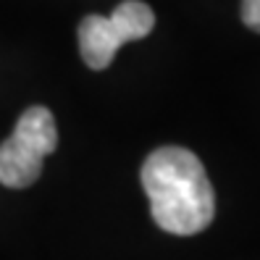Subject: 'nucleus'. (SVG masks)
Segmentation results:
<instances>
[{
  "label": "nucleus",
  "mask_w": 260,
  "mask_h": 260,
  "mask_svg": "<svg viewBox=\"0 0 260 260\" xmlns=\"http://www.w3.org/2000/svg\"><path fill=\"white\" fill-rule=\"evenodd\" d=\"M142 187L152 218L168 234H200L216 216V194L205 166L187 147L152 150L142 163Z\"/></svg>",
  "instance_id": "1"
},
{
  "label": "nucleus",
  "mask_w": 260,
  "mask_h": 260,
  "mask_svg": "<svg viewBox=\"0 0 260 260\" xmlns=\"http://www.w3.org/2000/svg\"><path fill=\"white\" fill-rule=\"evenodd\" d=\"M58 145V126L48 108H26L16 129L0 145V184L11 189L32 187L42 174V160Z\"/></svg>",
  "instance_id": "2"
},
{
  "label": "nucleus",
  "mask_w": 260,
  "mask_h": 260,
  "mask_svg": "<svg viewBox=\"0 0 260 260\" xmlns=\"http://www.w3.org/2000/svg\"><path fill=\"white\" fill-rule=\"evenodd\" d=\"M155 26V13L142 0H124L111 16H84L79 24V53L82 60L103 71L113 63L118 48L124 42L142 40Z\"/></svg>",
  "instance_id": "3"
},
{
  "label": "nucleus",
  "mask_w": 260,
  "mask_h": 260,
  "mask_svg": "<svg viewBox=\"0 0 260 260\" xmlns=\"http://www.w3.org/2000/svg\"><path fill=\"white\" fill-rule=\"evenodd\" d=\"M242 21L260 35V0H242Z\"/></svg>",
  "instance_id": "4"
}]
</instances>
